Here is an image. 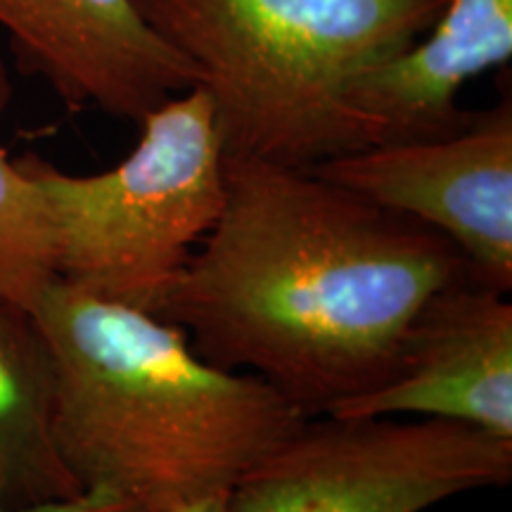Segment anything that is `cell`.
Wrapping results in <instances>:
<instances>
[{"label":"cell","mask_w":512,"mask_h":512,"mask_svg":"<svg viewBox=\"0 0 512 512\" xmlns=\"http://www.w3.org/2000/svg\"><path fill=\"white\" fill-rule=\"evenodd\" d=\"M467 273L427 223L311 169L226 157L219 219L155 316L318 418L392 382L422 304Z\"/></svg>","instance_id":"1"},{"label":"cell","mask_w":512,"mask_h":512,"mask_svg":"<svg viewBox=\"0 0 512 512\" xmlns=\"http://www.w3.org/2000/svg\"><path fill=\"white\" fill-rule=\"evenodd\" d=\"M55 361V439L86 489L145 512L216 494L306 420L252 373L211 366L181 328L50 278L31 304Z\"/></svg>","instance_id":"2"},{"label":"cell","mask_w":512,"mask_h":512,"mask_svg":"<svg viewBox=\"0 0 512 512\" xmlns=\"http://www.w3.org/2000/svg\"><path fill=\"white\" fill-rule=\"evenodd\" d=\"M195 62L226 157L311 169L358 152L347 88L415 46L448 0H136Z\"/></svg>","instance_id":"3"},{"label":"cell","mask_w":512,"mask_h":512,"mask_svg":"<svg viewBox=\"0 0 512 512\" xmlns=\"http://www.w3.org/2000/svg\"><path fill=\"white\" fill-rule=\"evenodd\" d=\"M138 145L119 166L69 176L17 159L43 197L55 278L155 313L226 202V150L211 95L195 86L138 121Z\"/></svg>","instance_id":"4"},{"label":"cell","mask_w":512,"mask_h":512,"mask_svg":"<svg viewBox=\"0 0 512 512\" xmlns=\"http://www.w3.org/2000/svg\"><path fill=\"white\" fill-rule=\"evenodd\" d=\"M512 479V441L418 418H309L249 467L230 512H425Z\"/></svg>","instance_id":"5"},{"label":"cell","mask_w":512,"mask_h":512,"mask_svg":"<svg viewBox=\"0 0 512 512\" xmlns=\"http://www.w3.org/2000/svg\"><path fill=\"white\" fill-rule=\"evenodd\" d=\"M384 209L446 235L472 273L508 294L512 287V98L475 112L456 136L375 145L311 166Z\"/></svg>","instance_id":"6"},{"label":"cell","mask_w":512,"mask_h":512,"mask_svg":"<svg viewBox=\"0 0 512 512\" xmlns=\"http://www.w3.org/2000/svg\"><path fill=\"white\" fill-rule=\"evenodd\" d=\"M0 27L19 69L43 76L69 110L98 107L138 124L202 81L136 0H0Z\"/></svg>","instance_id":"7"},{"label":"cell","mask_w":512,"mask_h":512,"mask_svg":"<svg viewBox=\"0 0 512 512\" xmlns=\"http://www.w3.org/2000/svg\"><path fill=\"white\" fill-rule=\"evenodd\" d=\"M337 418H439L512 441V304L475 273L432 294L408 328L394 380Z\"/></svg>","instance_id":"8"},{"label":"cell","mask_w":512,"mask_h":512,"mask_svg":"<svg viewBox=\"0 0 512 512\" xmlns=\"http://www.w3.org/2000/svg\"><path fill=\"white\" fill-rule=\"evenodd\" d=\"M512 57V0H448L437 24L394 60L356 76L347 110L361 150L456 136L475 112L458 91Z\"/></svg>","instance_id":"9"},{"label":"cell","mask_w":512,"mask_h":512,"mask_svg":"<svg viewBox=\"0 0 512 512\" xmlns=\"http://www.w3.org/2000/svg\"><path fill=\"white\" fill-rule=\"evenodd\" d=\"M55 361L27 306L0 297V501L31 508L83 494L55 439Z\"/></svg>","instance_id":"10"},{"label":"cell","mask_w":512,"mask_h":512,"mask_svg":"<svg viewBox=\"0 0 512 512\" xmlns=\"http://www.w3.org/2000/svg\"><path fill=\"white\" fill-rule=\"evenodd\" d=\"M10 86L0 64V112ZM55 278L43 197L19 162L0 147V297L31 309L41 287Z\"/></svg>","instance_id":"11"},{"label":"cell","mask_w":512,"mask_h":512,"mask_svg":"<svg viewBox=\"0 0 512 512\" xmlns=\"http://www.w3.org/2000/svg\"><path fill=\"white\" fill-rule=\"evenodd\" d=\"M0 512H145L131 498L117 494L112 489H86L81 496L69 501H57L46 505H31V508H12L0 501Z\"/></svg>","instance_id":"12"},{"label":"cell","mask_w":512,"mask_h":512,"mask_svg":"<svg viewBox=\"0 0 512 512\" xmlns=\"http://www.w3.org/2000/svg\"><path fill=\"white\" fill-rule=\"evenodd\" d=\"M171 512H230L228 510V494H216L209 498H202V501L188 503L183 508H176Z\"/></svg>","instance_id":"13"}]
</instances>
